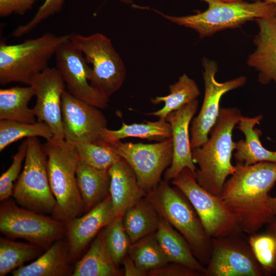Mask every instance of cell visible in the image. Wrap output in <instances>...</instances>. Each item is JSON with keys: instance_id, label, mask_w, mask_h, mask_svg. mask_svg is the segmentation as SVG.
Returning a JSON list of instances; mask_svg holds the SVG:
<instances>
[{"instance_id": "obj_1", "label": "cell", "mask_w": 276, "mask_h": 276, "mask_svg": "<svg viewBox=\"0 0 276 276\" xmlns=\"http://www.w3.org/2000/svg\"><path fill=\"white\" fill-rule=\"evenodd\" d=\"M219 196L236 216L242 231L252 235L274 218L267 204L268 193L276 182V163L249 166L237 163Z\"/></svg>"}, {"instance_id": "obj_2", "label": "cell", "mask_w": 276, "mask_h": 276, "mask_svg": "<svg viewBox=\"0 0 276 276\" xmlns=\"http://www.w3.org/2000/svg\"><path fill=\"white\" fill-rule=\"evenodd\" d=\"M242 117L237 108H220L210 137L200 147L192 150L193 162L199 167L194 174L197 183L216 197H219L227 178L236 170L231 163L236 148L233 131Z\"/></svg>"}, {"instance_id": "obj_3", "label": "cell", "mask_w": 276, "mask_h": 276, "mask_svg": "<svg viewBox=\"0 0 276 276\" xmlns=\"http://www.w3.org/2000/svg\"><path fill=\"white\" fill-rule=\"evenodd\" d=\"M52 192L56 201L54 218L66 223L84 211L76 179L79 158L75 146L56 137L44 144Z\"/></svg>"}, {"instance_id": "obj_4", "label": "cell", "mask_w": 276, "mask_h": 276, "mask_svg": "<svg viewBox=\"0 0 276 276\" xmlns=\"http://www.w3.org/2000/svg\"><path fill=\"white\" fill-rule=\"evenodd\" d=\"M200 1L206 3L208 8L195 14L174 16L150 9L174 24L194 30L201 39L224 30L239 28L246 22L257 18L276 16V6L264 1L249 3L247 1Z\"/></svg>"}, {"instance_id": "obj_5", "label": "cell", "mask_w": 276, "mask_h": 276, "mask_svg": "<svg viewBox=\"0 0 276 276\" xmlns=\"http://www.w3.org/2000/svg\"><path fill=\"white\" fill-rule=\"evenodd\" d=\"M145 198L159 216L186 239L197 259L201 264H208L211 254V239L205 234L200 219L189 201L165 180L148 191Z\"/></svg>"}, {"instance_id": "obj_6", "label": "cell", "mask_w": 276, "mask_h": 276, "mask_svg": "<svg viewBox=\"0 0 276 276\" xmlns=\"http://www.w3.org/2000/svg\"><path fill=\"white\" fill-rule=\"evenodd\" d=\"M70 38L46 33L15 44L0 43V84L12 82L30 85L33 78L48 67L58 46Z\"/></svg>"}, {"instance_id": "obj_7", "label": "cell", "mask_w": 276, "mask_h": 276, "mask_svg": "<svg viewBox=\"0 0 276 276\" xmlns=\"http://www.w3.org/2000/svg\"><path fill=\"white\" fill-rule=\"evenodd\" d=\"M24 169L14 187L13 195L20 206L42 214L53 213L56 201L52 192L44 145L38 137L27 138Z\"/></svg>"}, {"instance_id": "obj_8", "label": "cell", "mask_w": 276, "mask_h": 276, "mask_svg": "<svg viewBox=\"0 0 276 276\" xmlns=\"http://www.w3.org/2000/svg\"><path fill=\"white\" fill-rule=\"evenodd\" d=\"M70 40L92 65L90 84L107 99L123 85L126 67L109 38L96 33L88 36L70 34Z\"/></svg>"}, {"instance_id": "obj_9", "label": "cell", "mask_w": 276, "mask_h": 276, "mask_svg": "<svg viewBox=\"0 0 276 276\" xmlns=\"http://www.w3.org/2000/svg\"><path fill=\"white\" fill-rule=\"evenodd\" d=\"M172 183L192 204L209 238L234 236L242 231L233 213L219 197L202 188L189 169H183Z\"/></svg>"}, {"instance_id": "obj_10", "label": "cell", "mask_w": 276, "mask_h": 276, "mask_svg": "<svg viewBox=\"0 0 276 276\" xmlns=\"http://www.w3.org/2000/svg\"><path fill=\"white\" fill-rule=\"evenodd\" d=\"M1 202L0 231L6 236L23 239L46 250L65 236L66 227L63 222L19 207L8 199Z\"/></svg>"}, {"instance_id": "obj_11", "label": "cell", "mask_w": 276, "mask_h": 276, "mask_svg": "<svg viewBox=\"0 0 276 276\" xmlns=\"http://www.w3.org/2000/svg\"><path fill=\"white\" fill-rule=\"evenodd\" d=\"M106 143L129 165L140 185L147 193L158 185L163 172L172 161V138L154 144L120 141Z\"/></svg>"}, {"instance_id": "obj_12", "label": "cell", "mask_w": 276, "mask_h": 276, "mask_svg": "<svg viewBox=\"0 0 276 276\" xmlns=\"http://www.w3.org/2000/svg\"><path fill=\"white\" fill-rule=\"evenodd\" d=\"M202 65L204 96L200 111L193 119L190 129L192 150L200 147L208 139L209 134L219 114L222 97L226 93L243 86L247 80L246 77L241 76L219 82L216 79L217 63L214 60L203 57Z\"/></svg>"}, {"instance_id": "obj_13", "label": "cell", "mask_w": 276, "mask_h": 276, "mask_svg": "<svg viewBox=\"0 0 276 276\" xmlns=\"http://www.w3.org/2000/svg\"><path fill=\"white\" fill-rule=\"evenodd\" d=\"M55 55L56 68L71 95L99 109L108 107L109 99L90 84L92 68L82 51L70 38L58 46Z\"/></svg>"}, {"instance_id": "obj_14", "label": "cell", "mask_w": 276, "mask_h": 276, "mask_svg": "<svg viewBox=\"0 0 276 276\" xmlns=\"http://www.w3.org/2000/svg\"><path fill=\"white\" fill-rule=\"evenodd\" d=\"M62 121L64 140L72 145L97 143L107 128V120L99 108L74 97L66 89L62 97Z\"/></svg>"}, {"instance_id": "obj_15", "label": "cell", "mask_w": 276, "mask_h": 276, "mask_svg": "<svg viewBox=\"0 0 276 276\" xmlns=\"http://www.w3.org/2000/svg\"><path fill=\"white\" fill-rule=\"evenodd\" d=\"M233 237L211 239V257L204 275H262L263 271L250 246Z\"/></svg>"}, {"instance_id": "obj_16", "label": "cell", "mask_w": 276, "mask_h": 276, "mask_svg": "<svg viewBox=\"0 0 276 276\" xmlns=\"http://www.w3.org/2000/svg\"><path fill=\"white\" fill-rule=\"evenodd\" d=\"M29 85L36 97L33 109L37 121L47 124L54 137L64 139L62 121V97L65 85L56 67H48L36 75Z\"/></svg>"}, {"instance_id": "obj_17", "label": "cell", "mask_w": 276, "mask_h": 276, "mask_svg": "<svg viewBox=\"0 0 276 276\" xmlns=\"http://www.w3.org/2000/svg\"><path fill=\"white\" fill-rule=\"evenodd\" d=\"M116 218L109 195L83 216L74 218L65 223L71 262L80 256L99 232Z\"/></svg>"}, {"instance_id": "obj_18", "label": "cell", "mask_w": 276, "mask_h": 276, "mask_svg": "<svg viewBox=\"0 0 276 276\" xmlns=\"http://www.w3.org/2000/svg\"><path fill=\"white\" fill-rule=\"evenodd\" d=\"M198 105V100L195 99L171 112L166 118L171 127L173 151L171 164L164 174V180L168 182L185 168L189 169L194 174L197 170L192 159L189 125Z\"/></svg>"}, {"instance_id": "obj_19", "label": "cell", "mask_w": 276, "mask_h": 276, "mask_svg": "<svg viewBox=\"0 0 276 276\" xmlns=\"http://www.w3.org/2000/svg\"><path fill=\"white\" fill-rule=\"evenodd\" d=\"M259 31L254 39L256 49L248 56L247 64L258 72L262 84H276V16L255 20Z\"/></svg>"}, {"instance_id": "obj_20", "label": "cell", "mask_w": 276, "mask_h": 276, "mask_svg": "<svg viewBox=\"0 0 276 276\" xmlns=\"http://www.w3.org/2000/svg\"><path fill=\"white\" fill-rule=\"evenodd\" d=\"M109 195L116 217L123 216L125 211L147 192L140 185L136 176L129 165L122 158L109 169Z\"/></svg>"}, {"instance_id": "obj_21", "label": "cell", "mask_w": 276, "mask_h": 276, "mask_svg": "<svg viewBox=\"0 0 276 276\" xmlns=\"http://www.w3.org/2000/svg\"><path fill=\"white\" fill-rule=\"evenodd\" d=\"M67 242L62 239L54 242L34 261L12 271L13 276L72 275Z\"/></svg>"}, {"instance_id": "obj_22", "label": "cell", "mask_w": 276, "mask_h": 276, "mask_svg": "<svg viewBox=\"0 0 276 276\" xmlns=\"http://www.w3.org/2000/svg\"><path fill=\"white\" fill-rule=\"evenodd\" d=\"M262 118V115H259L254 117H242L240 120L238 128L243 133L245 140L236 142L234 157L237 163L245 166L262 162L276 163V151H270L263 147L260 139L262 132L255 128Z\"/></svg>"}, {"instance_id": "obj_23", "label": "cell", "mask_w": 276, "mask_h": 276, "mask_svg": "<svg viewBox=\"0 0 276 276\" xmlns=\"http://www.w3.org/2000/svg\"><path fill=\"white\" fill-rule=\"evenodd\" d=\"M155 235L169 263L183 264L204 275L206 268L195 257L187 241L161 217Z\"/></svg>"}, {"instance_id": "obj_24", "label": "cell", "mask_w": 276, "mask_h": 276, "mask_svg": "<svg viewBox=\"0 0 276 276\" xmlns=\"http://www.w3.org/2000/svg\"><path fill=\"white\" fill-rule=\"evenodd\" d=\"M76 179L85 212L89 211L109 195L108 170L97 169L79 160Z\"/></svg>"}, {"instance_id": "obj_25", "label": "cell", "mask_w": 276, "mask_h": 276, "mask_svg": "<svg viewBox=\"0 0 276 276\" xmlns=\"http://www.w3.org/2000/svg\"><path fill=\"white\" fill-rule=\"evenodd\" d=\"M118 268L107 249L103 228L85 255L75 264L72 276L121 275Z\"/></svg>"}, {"instance_id": "obj_26", "label": "cell", "mask_w": 276, "mask_h": 276, "mask_svg": "<svg viewBox=\"0 0 276 276\" xmlns=\"http://www.w3.org/2000/svg\"><path fill=\"white\" fill-rule=\"evenodd\" d=\"M35 91L33 87L14 86L0 89V120L34 123L37 121L33 108L28 106Z\"/></svg>"}, {"instance_id": "obj_27", "label": "cell", "mask_w": 276, "mask_h": 276, "mask_svg": "<svg viewBox=\"0 0 276 276\" xmlns=\"http://www.w3.org/2000/svg\"><path fill=\"white\" fill-rule=\"evenodd\" d=\"M160 216L145 197L128 208L123 215V225L131 243L156 232Z\"/></svg>"}, {"instance_id": "obj_28", "label": "cell", "mask_w": 276, "mask_h": 276, "mask_svg": "<svg viewBox=\"0 0 276 276\" xmlns=\"http://www.w3.org/2000/svg\"><path fill=\"white\" fill-rule=\"evenodd\" d=\"M128 137L162 141L171 138V127L166 119L131 124H127L123 122L122 127L119 129H104L101 141L109 143Z\"/></svg>"}, {"instance_id": "obj_29", "label": "cell", "mask_w": 276, "mask_h": 276, "mask_svg": "<svg viewBox=\"0 0 276 276\" xmlns=\"http://www.w3.org/2000/svg\"><path fill=\"white\" fill-rule=\"evenodd\" d=\"M169 94L165 96H157L151 99L153 104L164 103V107L154 112L147 113L166 119L168 115L183 105L197 99L200 94L199 88L196 82L183 74L178 80L169 86Z\"/></svg>"}, {"instance_id": "obj_30", "label": "cell", "mask_w": 276, "mask_h": 276, "mask_svg": "<svg viewBox=\"0 0 276 276\" xmlns=\"http://www.w3.org/2000/svg\"><path fill=\"white\" fill-rule=\"evenodd\" d=\"M42 253V249L37 245L1 237L0 276L11 273L26 262L37 259Z\"/></svg>"}, {"instance_id": "obj_31", "label": "cell", "mask_w": 276, "mask_h": 276, "mask_svg": "<svg viewBox=\"0 0 276 276\" xmlns=\"http://www.w3.org/2000/svg\"><path fill=\"white\" fill-rule=\"evenodd\" d=\"M127 255L138 267L148 272L169 263L158 242L155 232L132 243Z\"/></svg>"}, {"instance_id": "obj_32", "label": "cell", "mask_w": 276, "mask_h": 276, "mask_svg": "<svg viewBox=\"0 0 276 276\" xmlns=\"http://www.w3.org/2000/svg\"><path fill=\"white\" fill-rule=\"evenodd\" d=\"M42 137L49 140L54 137L50 127L43 122L27 123L10 120L0 121V151L12 143L24 137Z\"/></svg>"}, {"instance_id": "obj_33", "label": "cell", "mask_w": 276, "mask_h": 276, "mask_svg": "<svg viewBox=\"0 0 276 276\" xmlns=\"http://www.w3.org/2000/svg\"><path fill=\"white\" fill-rule=\"evenodd\" d=\"M79 160L92 167L108 170L121 157L103 141L97 143H81L73 145Z\"/></svg>"}, {"instance_id": "obj_34", "label": "cell", "mask_w": 276, "mask_h": 276, "mask_svg": "<svg viewBox=\"0 0 276 276\" xmlns=\"http://www.w3.org/2000/svg\"><path fill=\"white\" fill-rule=\"evenodd\" d=\"M103 233L107 249L119 267L131 244L123 225V216L116 217L103 228Z\"/></svg>"}, {"instance_id": "obj_35", "label": "cell", "mask_w": 276, "mask_h": 276, "mask_svg": "<svg viewBox=\"0 0 276 276\" xmlns=\"http://www.w3.org/2000/svg\"><path fill=\"white\" fill-rule=\"evenodd\" d=\"M249 246L263 274L271 275L276 271V239L269 233L252 234Z\"/></svg>"}, {"instance_id": "obj_36", "label": "cell", "mask_w": 276, "mask_h": 276, "mask_svg": "<svg viewBox=\"0 0 276 276\" xmlns=\"http://www.w3.org/2000/svg\"><path fill=\"white\" fill-rule=\"evenodd\" d=\"M28 146L27 139L19 146L17 152L12 156V163L0 177V201L8 199L13 195L14 182L18 179L23 161L25 159Z\"/></svg>"}, {"instance_id": "obj_37", "label": "cell", "mask_w": 276, "mask_h": 276, "mask_svg": "<svg viewBox=\"0 0 276 276\" xmlns=\"http://www.w3.org/2000/svg\"><path fill=\"white\" fill-rule=\"evenodd\" d=\"M64 0H44L34 17L27 24L18 26L11 34L15 37H21L34 30L42 21L62 9Z\"/></svg>"}, {"instance_id": "obj_38", "label": "cell", "mask_w": 276, "mask_h": 276, "mask_svg": "<svg viewBox=\"0 0 276 276\" xmlns=\"http://www.w3.org/2000/svg\"><path fill=\"white\" fill-rule=\"evenodd\" d=\"M39 1L41 0H0V16L7 17L12 14L23 15Z\"/></svg>"}, {"instance_id": "obj_39", "label": "cell", "mask_w": 276, "mask_h": 276, "mask_svg": "<svg viewBox=\"0 0 276 276\" xmlns=\"http://www.w3.org/2000/svg\"><path fill=\"white\" fill-rule=\"evenodd\" d=\"M200 273L186 265L177 263H168L159 268L150 270V276H197Z\"/></svg>"}, {"instance_id": "obj_40", "label": "cell", "mask_w": 276, "mask_h": 276, "mask_svg": "<svg viewBox=\"0 0 276 276\" xmlns=\"http://www.w3.org/2000/svg\"><path fill=\"white\" fill-rule=\"evenodd\" d=\"M122 263L126 276H145L148 275V272L138 267L130 257L127 255L123 259Z\"/></svg>"}, {"instance_id": "obj_41", "label": "cell", "mask_w": 276, "mask_h": 276, "mask_svg": "<svg viewBox=\"0 0 276 276\" xmlns=\"http://www.w3.org/2000/svg\"><path fill=\"white\" fill-rule=\"evenodd\" d=\"M267 204L273 215L276 217V197H272L269 196L267 200Z\"/></svg>"}, {"instance_id": "obj_42", "label": "cell", "mask_w": 276, "mask_h": 276, "mask_svg": "<svg viewBox=\"0 0 276 276\" xmlns=\"http://www.w3.org/2000/svg\"><path fill=\"white\" fill-rule=\"evenodd\" d=\"M268 225V233L273 235L276 239V217Z\"/></svg>"}, {"instance_id": "obj_43", "label": "cell", "mask_w": 276, "mask_h": 276, "mask_svg": "<svg viewBox=\"0 0 276 276\" xmlns=\"http://www.w3.org/2000/svg\"><path fill=\"white\" fill-rule=\"evenodd\" d=\"M222 2H237V1H264L269 3L274 4L276 6V0H220Z\"/></svg>"}, {"instance_id": "obj_44", "label": "cell", "mask_w": 276, "mask_h": 276, "mask_svg": "<svg viewBox=\"0 0 276 276\" xmlns=\"http://www.w3.org/2000/svg\"><path fill=\"white\" fill-rule=\"evenodd\" d=\"M119 1L125 3L127 4H131L132 3L133 0H119Z\"/></svg>"}]
</instances>
